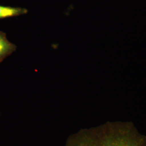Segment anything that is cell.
Returning a JSON list of instances; mask_svg holds the SVG:
<instances>
[{"mask_svg":"<svg viewBox=\"0 0 146 146\" xmlns=\"http://www.w3.org/2000/svg\"><path fill=\"white\" fill-rule=\"evenodd\" d=\"M65 146H146V136L131 121H108L73 134Z\"/></svg>","mask_w":146,"mask_h":146,"instance_id":"6da1fadb","label":"cell"},{"mask_svg":"<svg viewBox=\"0 0 146 146\" xmlns=\"http://www.w3.org/2000/svg\"><path fill=\"white\" fill-rule=\"evenodd\" d=\"M15 50V45L7 39L5 33L0 31V62Z\"/></svg>","mask_w":146,"mask_h":146,"instance_id":"7a4b0ae2","label":"cell"},{"mask_svg":"<svg viewBox=\"0 0 146 146\" xmlns=\"http://www.w3.org/2000/svg\"><path fill=\"white\" fill-rule=\"evenodd\" d=\"M27 11L21 8H14L0 5V19L26 14Z\"/></svg>","mask_w":146,"mask_h":146,"instance_id":"3957f363","label":"cell"}]
</instances>
